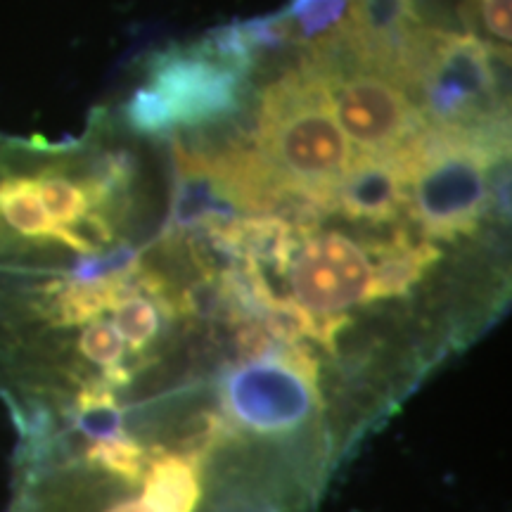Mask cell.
Returning a JSON list of instances; mask_svg holds the SVG:
<instances>
[{
  "label": "cell",
  "mask_w": 512,
  "mask_h": 512,
  "mask_svg": "<svg viewBox=\"0 0 512 512\" xmlns=\"http://www.w3.org/2000/svg\"><path fill=\"white\" fill-rule=\"evenodd\" d=\"M482 15L486 22V29L494 34L498 41H510V0H484Z\"/></svg>",
  "instance_id": "8fae6325"
},
{
  "label": "cell",
  "mask_w": 512,
  "mask_h": 512,
  "mask_svg": "<svg viewBox=\"0 0 512 512\" xmlns=\"http://www.w3.org/2000/svg\"><path fill=\"white\" fill-rule=\"evenodd\" d=\"M306 57L325 76L339 128L358 155H394L427 126L399 81L358 60L342 24L313 41Z\"/></svg>",
  "instance_id": "3957f363"
},
{
  "label": "cell",
  "mask_w": 512,
  "mask_h": 512,
  "mask_svg": "<svg viewBox=\"0 0 512 512\" xmlns=\"http://www.w3.org/2000/svg\"><path fill=\"white\" fill-rule=\"evenodd\" d=\"M510 126H425L394 152L408 178L406 214L427 240L470 238L494 204L491 169L508 162Z\"/></svg>",
  "instance_id": "6da1fadb"
},
{
  "label": "cell",
  "mask_w": 512,
  "mask_h": 512,
  "mask_svg": "<svg viewBox=\"0 0 512 512\" xmlns=\"http://www.w3.org/2000/svg\"><path fill=\"white\" fill-rule=\"evenodd\" d=\"M145 86L159 95L171 126L195 128L235 117L245 100L247 76L211 57L197 43L152 55Z\"/></svg>",
  "instance_id": "8992f818"
},
{
  "label": "cell",
  "mask_w": 512,
  "mask_h": 512,
  "mask_svg": "<svg viewBox=\"0 0 512 512\" xmlns=\"http://www.w3.org/2000/svg\"><path fill=\"white\" fill-rule=\"evenodd\" d=\"M256 145L285 183L335 202L354 152L332 110L325 76L306 55L261 93Z\"/></svg>",
  "instance_id": "7a4b0ae2"
},
{
  "label": "cell",
  "mask_w": 512,
  "mask_h": 512,
  "mask_svg": "<svg viewBox=\"0 0 512 512\" xmlns=\"http://www.w3.org/2000/svg\"><path fill=\"white\" fill-rule=\"evenodd\" d=\"M503 48L491 46L472 31L427 27L425 53L411 98L437 128L508 126V105L501 88Z\"/></svg>",
  "instance_id": "277c9868"
},
{
  "label": "cell",
  "mask_w": 512,
  "mask_h": 512,
  "mask_svg": "<svg viewBox=\"0 0 512 512\" xmlns=\"http://www.w3.org/2000/svg\"><path fill=\"white\" fill-rule=\"evenodd\" d=\"M174 157L176 185L169 223H166V240H181L183 235L219 226L238 216V209L223 197L200 155H192L185 147L176 145Z\"/></svg>",
  "instance_id": "ba28073f"
},
{
  "label": "cell",
  "mask_w": 512,
  "mask_h": 512,
  "mask_svg": "<svg viewBox=\"0 0 512 512\" xmlns=\"http://www.w3.org/2000/svg\"><path fill=\"white\" fill-rule=\"evenodd\" d=\"M347 8L349 0H292L285 12L292 19L299 41L313 43L344 22Z\"/></svg>",
  "instance_id": "30bf717a"
},
{
  "label": "cell",
  "mask_w": 512,
  "mask_h": 512,
  "mask_svg": "<svg viewBox=\"0 0 512 512\" xmlns=\"http://www.w3.org/2000/svg\"><path fill=\"white\" fill-rule=\"evenodd\" d=\"M368 259H375V299H406L439 264L441 249L430 240H411L408 230L396 226L387 238L366 242Z\"/></svg>",
  "instance_id": "9c48e42d"
},
{
  "label": "cell",
  "mask_w": 512,
  "mask_h": 512,
  "mask_svg": "<svg viewBox=\"0 0 512 512\" xmlns=\"http://www.w3.org/2000/svg\"><path fill=\"white\" fill-rule=\"evenodd\" d=\"M408 178L396 155H358L335 190V211L370 226H394L406 214Z\"/></svg>",
  "instance_id": "52a82bcc"
},
{
  "label": "cell",
  "mask_w": 512,
  "mask_h": 512,
  "mask_svg": "<svg viewBox=\"0 0 512 512\" xmlns=\"http://www.w3.org/2000/svg\"><path fill=\"white\" fill-rule=\"evenodd\" d=\"M285 283L287 297L311 318L309 344L330 356L354 325L351 311L377 302L373 261L366 249L337 230H313L299 240Z\"/></svg>",
  "instance_id": "5b68a950"
}]
</instances>
